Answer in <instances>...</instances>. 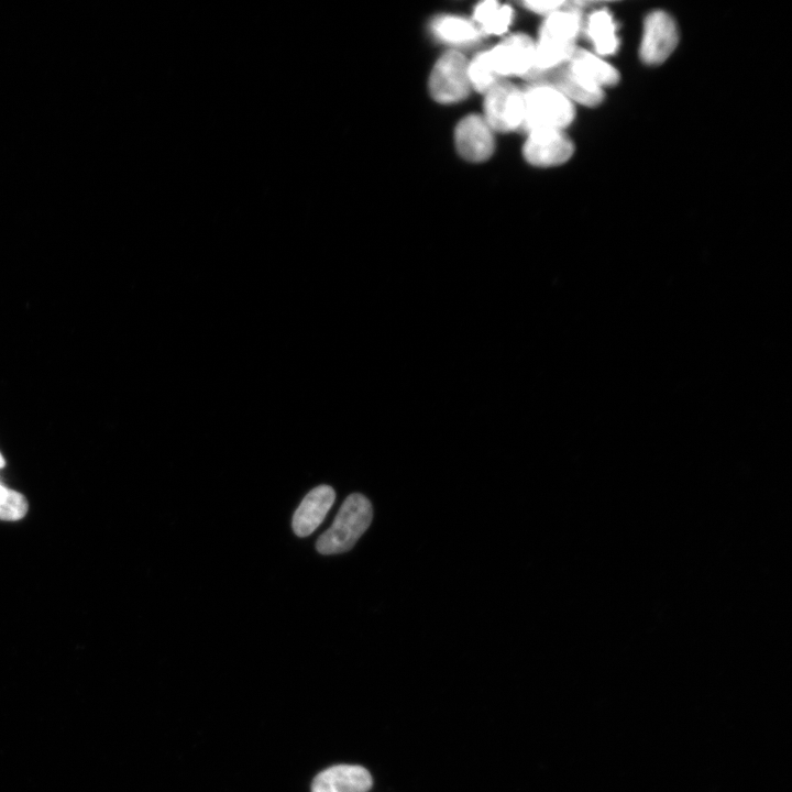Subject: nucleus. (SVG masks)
Here are the masks:
<instances>
[{
  "instance_id": "dca6fc26",
  "label": "nucleus",
  "mask_w": 792,
  "mask_h": 792,
  "mask_svg": "<svg viewBox=\"0 0 792 792\" xmlns=\"http://www.w3.org/2000/svg\"><path fill=\"white\" fill-rule=\"evenodd\" d=\"M473 20L481 33L499 35L507 31L513 9L494 0L484 1L474 9Z\"/></svg>"
},
{
  "instance_id": "20e7f679",
  "label": "nucleus",
  "mask_w": 792,
  "mask_h": 792,
  "mask_svg": "<svg viewBox=\"0 0 792 792\" xmlns=\"http://www.w3.org/2000/svg\"><path fill=\"white\" fill-rule=\"evenodd\" d=\"M468 59L457 51L444 53L435 64L429 91L440 103H453L464 99L471 87Z\"/></svg>"
},
{
  "instance_id": "a211bd4d",
  "label": "nucleus",
  "mask_w": 792,
  "mask_h": 792,
  "mask_svg": "<svg viewBox=\"0 0 792 792\" xmlns=\"http://www.w3.org/2000/svg\"><path fill=\"white\" fill-rule=\"evenodd\" d=\"M28 510L24 496L0 484V519L16 520Z\"/></svg>"
},
{
  "instance_id": "ddd939ff",
  "label": "nucleus",
  "mask_w": 792,
  "mask_h": 792,
  "mask_svg": "<svg viewBox=\"0 0 792 792\" xmlns=\"http://www.w3.org/2000/svg\"><path fill=\"white\" fill-rule=\"evenodd\" d=\"M571 72L585 85L603 90L605 87L616 85L619 79L618 70L597 54L576 47L566 62Z\"/></svg>"
},
{
  "instance_id": "0eeeda50",
  "label": "nucleus",
  "mask_w": 792,
  "mask_h": 792,
  "mask_svg": "<svg viewBox=\"0 0 792 792\" xmlns=\"http://www.w3.org/2000/svg\"><path fill=\"white\" fill-rule=\"evenodd\" d=\"M536 43L526 34L517 33L506 37L487 51L490 63L496 75L527 76L534 68Z\"/></svg>"
},
{
  "instance_id": "7ed1b4c3",
  "label": "nucleus",
  "mask_w": 792,
  "mask_h": 792,
  "mask_svg": "<svg viewBox=\"0 0 792 792\" xmlns=\"http://www.w3.org/2000/svg\"><path fill=\"white\" fill-rule=\"evenodd\" d=\"M524 92L525 128L535 130H564L575 117L574 103L556 88L534 82Z\"/></svg>"
},
{
  "instance_id": "39448f33",
  "label": "nucleus",
  "mask_w": 792,
  "mask_h": 792,
  "mask_svg": "<svg viewBox=\"0 0 792 792\" xmlns=\"http://www.w3.org/2000/svg\"><path fill=\"white\" fill-rule=\"evenodd\" d=\"M484 119L492 130L508 132L524 123V92L507 80H501L485 92Z\"/></svg>"
},
{
  "instance_id": "9b49d317",
  "label": "nucleus",
  "mask_w": 792,
  "mask_h": 792,
  "mask_svg": "<svg viewBox=\"0 0 792 792\" xmlns=\"http://www.w3.org/2000/svg\"><path fill=\"white\" fill-rule=\"evenodd\" d=\"M372 784V776L364 767L337 765L315 777L311 792H367Z\"/></svg>"
},
{
  "instance_id": "f257e3e1",
  "label": "nucleus",
  "mask_w": 792,
  "mask_h": 792,
  "mask_svg": "<svg viewBox=\"0 0 792 792\" xmlns=\"http://www.w3.org/2000/svg\"><path fill=\"white\" fill-rule=\"evenodd\" d=\"M566 6L547 15L536 43L535 64L530 73L564 64L574 53L583 22L579 8Z\"/></svg>"
},
{
  "instance_id": "9d476101",
  "label": "nucleus",
  "mask_w": 792,
  "mask_h": 792,
  "mask_svg": "<svg viewBox=\"0 0 792 792\" xmlns=\"http://www.w3.org/2000/svg\"><path fill=\"white\" fill-rule=\"evenodd\" d=\"M454 141L460 155L471 162H483L494 151L493 130L477 114H470L459 122Z\"/></svg>"
},
{
  "instance_id": "f8f14e48",
  "label": "nucleus",
  "mask_w": 792,
  "mask_h": 792,
  "mask_svg": "<svg viewBox=\"0 0 792 792\" xmlns=\"http://www.w3.org/2000/svg\"><path fill=\"white\" fill-rule=\"evenodd\" d=\"M336 498L329 485L312 488L301 501L293 516V530L298 537L311 535L323 521Z\"/></svg>"
},
{
  "instance_id": "aec40b11",
  "label": "nucleus",
  "mask_w": 792,
  "mask_h": 792,
  "mask_svg": "<svg viewBox=\"0 0 792 792\" xmlns=\"http://www.w3.org/2000/svg\"><path fill=\"white\" fill-rule=\"evenodd\" d=\"M3 465H4V460H3V458H2V455H1V453H0V469H1Z\"/></svg>"
},
{
  "instance_id": "1a4fd4ad",
  "label": "nucleus",
  "mask_w": 792,
  "mask_h": 792,
  "mask_svg": "<svg viewBox=\"0 0 792 792\" xmlns=\"http://www.w3.org/2000/svg\"><path fill=\"white\" fill-rule=\"evenodd\" d=\"M534 82L549 85L573 103H580L586 107L598 106L604 99V91L592 88L582 82L569 68L568 64H561L557 67L534 72L527 76Z\"/></svg>"
},
{
  "instance_id": "2eb2a0df",
  "label": "nucleus",
  "mask_w": 792,
  "mask_h": 792,
  "mask_svg": "<svg viewBox=\"0 0 792 792\" xmlns=\"http://www.w3.org/2000/svg\"><path fill=\"white\" fill-rule=\"evenodd\" d=\"M431 28L439 40L455 45L473 43L482 34L473 22L454 15L436 19Z\"/></svg>"
},
{
  "instance_id": "6e6552de",
  "label": "nucleus",
  "mask_w": 792,
  "mask_h": 792,
  "mask_svg": "<svg viewBox=\"0 0 792 792\" xmlns=\"http://www.w3.org/2000/svg\"><path fill=\"white\" fill-rule=\"evenodd\" d=\"M574 145L563 130L529 131L522 147L524 157L535 166L548 167L565 163Z\"/></svg>"
},
{
  "instance_id": "f03ea898",
  "label": "nucleus",
  "mask_w": 792,
  "mask_h": 792,
  "mask_svg": "<svg viewBox=\"0 0 792 792\" xmlns=\"http://www.w3.org/2000/svg\"><path fill=\"white\" fill-rule=\"evenodd\" d=\"M373 518L371 502L360 493L350 494L342 503L332 525L318 538L321 554H337L353 548Z\"/></svg>"
},
{
  "instance_id": "423d86ee",
  "label": "nucleus",
  "mask_w": 792,
  "mask_h": 792,
  "mask_svg": "<svg viewBox=\"0 0 792 792\" xmlns=\"http://www.w3.org/2000/svg\"><path fill=\"white\" fill-rule=\"evenodd\" d=\"M678 43V25L669 13L657 10L646 16L639 46V56L644 64L658 66L664 63Z\"/></svg>"
},
{
  "instance_id": "f3484780",
  "label": "nucleus",
  "mask_w": 792,
  "mask_h": 792,
  "mask_svg": "<svg viewBox=\"0 0 792 792\" xmlns=\"http://www.w3.org/2000/svg\"><path fill=\"white\" fill-rule=\"evenodd\" d=\"M468 73L471 87L483 94L503 80L494 72L487 51L477 54L469 62Z\"/></svg>"
},
{
  "instance_id": "4468645a",
  "label": "nucleus",
  "mask_w": 792,
  "mask_h": 792,
  "mask_svg": "<svg viewBox=\"0 0 792 792\" xmlns=\"http://www.w3.org/2000/svg\"><path fill=\"white\" fill-rule=\"evenodd\" d=\"M585 31L594 53L598 56H608L617 51L619 46L617 28L607 10L593 11L586 20Z\"/></svg>"
},
{
  "instance_id": "6ab92c4d",
  "label": "nucleus",
  "mask_w": 792,
  "mask_h": 792,
  "mask_svg": "<svg viewBox=\"0 0 792 792\" xmlns=\"http://www.w3.org/2000/svg\"><path fill=\"white\" fill-rule=\"evenodd\" d=\"M564 1H526L525 7L536 13L549 15L565 6Z\"/></svg>"
}]
</instances>
